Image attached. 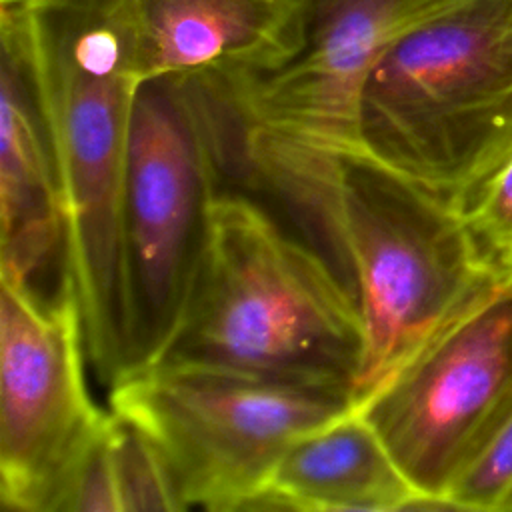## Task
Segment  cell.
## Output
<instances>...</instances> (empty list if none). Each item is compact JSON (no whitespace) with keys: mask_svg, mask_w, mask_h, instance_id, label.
Wrapping results in <instances>:
<instances>
[{"mask_svg":"<svg viewBox=\"0 0 512 512\" xmlns=\"http://www.w3.org/2000/svg\"><path fill=\"white\" fill-rule=\"evenodd\" d=\"M66 218L88 364L104 386L130 362L124 182L134 98L146 80L136 0H20Z\"/></svg>","mask_w":512,"mask_h":512,"instance_id":"1","label":"cell"},{"mask_svg":"<svg viewBox=\"0 0 512 512\" xmlns=\"http://www.w3.org/2000/svg\"><path fill=\"white\" fill-rule=\"evenodd\" d=\"M364 356L356 294L312 240L240 188L210 202L182 318L150 364L344 390Z\"/></svg>","mask_w":512,"mask_h":512,"instance_id":"2","label":"cell"},{"mask_svg":"<svg viewBox=\"0 0 512 512\" xmlns=\"http://www.w3.org/2000/svg\"><path fill=\"white\" fill-rule=\"evenodd\" d=\"M350 282L364 326L360 406L502 274L478 254L452 204L372 158H342L302 222Z\"/></svg>","mask_w":512,"mask_h":512,"instance_id":"3","label":"cell"},{"mask_svg":"<svg viewBox=\"0 0 512 512\" xmlns=\"http://www.w3.org/2000/svg\"><path fill=\"white\" fill-rule=\"evenodd\" d=\"M364 150L464 210L512 158V0H450L370 72Z\"/></svg>","mask_w":512,"mask_h":512,"instance_id":"4","label":"cell"},{"mask_svg":"<svg viewBox=\"0 0 512 512\" xmlns=\"http://www.w3.org/2000/svg\"><path fill=\"white\" fill-rule=\"evenodd\" d=\"M450 0H298L292 50L252 72H226L228 166L250 188L296 206L342 158L366 152L360 102L382 54Z\"/></svg>","mask_w":512,"mask_h":512,"instance_id":"5","label":"cell"},{"mask_svg":"<svg viewBox=\"0 0 512 512\" xmlns=\"http://www.w3.org/2000/svg\"><path fill=\"white\" fill-rule=\"evenodd\" d=\"M226 128L222 70L150 76L136 92L124 182L126 374L150 366L182 318L210 202L228 168Z\"/></svg>","mask_w":512,"mask_h":512,"instance_id":"6","label":"cell"},{"mask_svg":"<svg viewBox=\"0 0 512 512\" xmlns=\"http://www.w3.org/2000/svg\"><path fill=\"white\" fill-rule=\"evenodd\" d=\"M108 408L158 452L182 510H254L286 448L354 408L344 390L212 370L146 366Z\"/></svg>","mask_w":512,"mask_h":512,"instance_id":"7","label":"cell"},{"mask_svg":"<svg viewBox=\"0 0 512 512\" xmlns=\"http://www.w3.org/2000/svg\"><path fill=\"white\" fill-rule=\"evenodd\" d=\"M80 306L64 270L52 294L0 288V500L18 512H62L110 410L88 390Z\"/></svg>","mask_w":512,"mask_h":512,"instance_id":"8","label":"cell"},{"mask_svg":"<svg viewBox=\"0 0 512 512\" xmlns=\"http://www.w3.org/2000/svg\"><path fill=\"white\" fill-rule=\"evenodd\" d=\"M356 408L424 510L446 508L454 482L512 414V268Z\"/></svg>","mask_w":512,"mask_h":512,"instance_id":"9","label":"cell"},{"mask_svg":"<svg viewBox=\"0 0 512 512\" xmlns=\"http://www.w3.org/2000/svg\"><path fill=\"white\" fill-rule=\"evenodd\" d=\"M66 218L20 0H0V278L36 286Z\"/></svg>","mask_w":512,"mask_h":512,"instance_id":"10","label":"cell"},{"mask_svg":"<svg viewBox=\"0 0 512 512\" xmlns=\"http://www.w3.org/2000/svg\"><path fill=\"white\" fill-rule=\"evenodd\" d=\"M368 418L354 406L296 438L254 510H422Z\"/></svg>","mask_w":512,"mask_h":512,"instance_id":"11","label":"cell"},{"mask_svg":"<svg viewBox=\"0 0 512 512\" xmlns=\"http://www.w3.org/2000/svg\"><path fill=\"white\" fill-rule=\"evenodd\" d=\"M146 78L172 72H252L294 46L298 0H136Z\"/></svg>","mask_w":512,"mask_h":512,"instance_id":"12","label":"cell"},{"mask_svg":"<svg viewBox=\"0 0 512 512\" xmlns=\"http://www.w3.org/2000/svg\"><path fill=\"white\" fill-rule=\"evenodd\" d=\"M108 450L122 512L182 510L154 446L132 422L112 410L108 420Z\"/></svg>","mask_w":512,"mask_h":512,"instance_id":"13","label":"cell"},{"mask_svg":"<svg viewBox=\"0 0 512 512\" xmlns=\"http://www.w3.org/2000/svg\"><path fill=\"white\" fill-rule=\"evenodd\" d=\"M512 504V414L484 450L454 482L446 496L448 510L510 512Z\"/></svg>","mask_w":512,"mask_h":512,"instance_id":"14","label":"cell"},{"mask_svg":"<svg viewBox=\"0 0 512 512\" xmlns=\"http://www.w3.org/2000/svg\"><path fill=\"white\" fill-rule=\"evenodd\" d=\"M480 258L498 274L512 268V158L462 210Z\"/></svg>","mask_w":512,"mask_h":512,"instance_id":"15","label":"cell"},{"mask_svg":"<svg viewBox=\"0 0 512 512\" xmlns=\"http://www.w3.org/2000/svg\"><path fill=\"white\" fill-rule=\"evenodd\" d=\"M510 512H512V504H510Z\"/></svg>","mask_w":512,"mask_h":512,"instance_id":"16","label":"cell"}]
</instances>
